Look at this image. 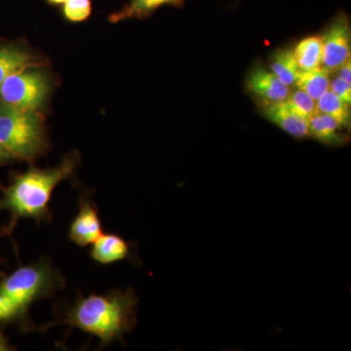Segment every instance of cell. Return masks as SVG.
I'll list each match as a JSON object with an SVG mask.
<instances>
[{
	"instance_id": "cell-3",
	"label": "cell",
	"mask_w": 351,
	"mask_h": 351,
	"mask_svg": "<svg viewBox=\"0 0 351 351\" xmlns=\"http://www.w3.org/2000/svg\"><path fill=\"white\" fill-rule=\"evenodd\" d=\"M75 165L76 158L71 156L52 169L31 168L15 176L10 186L3 189V197L0 199V209L12 215L11 225L20 219H32L38 223L49 221L53 191L60 182L73 175Z\"/></svg>"
},
{
	"instance_id": "cell-19",
	"label": "cell",
	"mask_w": 351,
	"mask_h": 351,
	"mask_svg": "<svg viewBox=\"0 0 351 351\" xmlns=\"http://www.w3.org/2000/svg\"><path fill=\"white\" fill-rule=\"evenodd\" d=\"M63 13L69 22H83L91 15V0H66L64 3Z\"/></svg>"
},
{
	"instance_id": "cell-18",
	"label": "cell",
	"mask_w": 351,
	"mask_h": 351,
	"mask_svg": "<svg viewBox=\"0 0 351 351\" xmlns=\"http://www.w3.org/2000/svg\"><path fill=\"white\" fill-rule=\"evenodd\" d=\"M285 101L295 113L306 120L311 119L318 112L316 101L306 92L297 87L293 91L291 90L287 100Z\"/></svg>"
},
{
	"instance_id": "cell-9",
	"label": "cell",
	"mask_w": 351,
	"mask_h": 351,
	"mask_svg": "<svg viewBox=\"0 0 351 351\" xmlns=\"http://www.w3.org/2000/svg\"><path fill=\"white\" fill-rule=\"evenodd\" d=\"M262 115L281 130L297 138L308 137V120L295 113L286 101L262 106Z\"/></svg>"
},
{
	"instance_id": "cell-11",
	"label": "cell",
	"mask_w": 351,
	"mask_h": 351,
	"mask_svg": "<svg viewBox=\"0 0 351 351\" xmlns=\"http://www.w3.org/2000/svg\"><path fill=\"white\" fill-rule=\"evenodd\" d=\"M92 245L91 257L101 265H110L125 260L130 254L128 242L113 233L101 234Z\"/></svg>"
},
{
	"instance_id": "cell-1",
	"label": "cell",
	"mask_w": 351,
	"mask_h": 351,
	"mask_svg": "<svg viewBox=\"0 0 351 351\" xmlns=\"http://www.w3.org/2000/svg\"><path fill=\"white\" fill-rule=\"evenodd\" d=\"M138 304L137 295L132 289L106 295H80L60 323L97 337L101 346H107L122 341L136 326Z\"/></svg>"
},
{
	"instance_id": "cell-21",
	"label": "cell",
	"mask_w": 351,
	"mask_h": 351,
	"mask_svg": "<svg viewBox=\"0 0 351 351\" xmlns=\"http://www.w3.org/2000/svg\"><path fill=\"white\" fill-rule=\"evenodd\" d=\"M336 73H338V75H337L338 77L348 84H351V59L343 64Z\"/></svg>"
},
{
	"instance_id": "cell-25",
	"label": "cell",
	"mask_w": 351,
	"mask_h": 351,
	"mask_svg": "<svg viewBox=\"0 0 351 351\" xmlns=\"http://www.w3.org/2000/svg\"><path fill=\"white\" fill-rule=\"evenodd\" d=\"M8 230H4V228H0V235L4 234Z\"/></svg>"
},
{
	"instance_id": "cell-17",
	"label": "cell",
	"mask_w": 351,
	"mask_h": 351,
	"mask_svg": "<svg viewBox=\"0 0 351 351\" xmlns=\"http://www.w3.org/2000/svg\"><path fill=\"white\" fill-rule=\"evenodd\" d=\"M318 112L325 113L341 124L346 130L350 129L351 122L350 105L339 99L332 92L327 91L317 101Z\"/></svg>"
},
{
	"instance_id": "cell-14",
	"label": "cell",
	"mask_w": 351,
	"mask_h": 351,
	"mask_svg": "<svg viewBox=\"0 0 351 351\" xmlns=\"http://www.w3.org/2000/svg\"><path fill=\"white\" fill-rule=\"evenodd\" d=\"M300 71H311L322 66V40L320 36L302 39L293 50Z\"/></svg>"
},
{
	"instance_id": "cell-23",
	"label": "cell",
	"mask_w": 351,
	"mask_h": 351,
	"mask_svg": "<svg viewBox=\"0 0 351 351\" xmlns=\"http://www.w3.org/2000/svg\"><path fill=\"white\" fill-rule=\"evenodd\" d=\"M11 350V346L4 336L3 332H0V351Z\"/></svg>"
},
{
	"instance_id": "cell-22",
	"label": "cell",
	"mask_w": 351,
	"mask_h": 351,
	"mask_svg": "<svg viewBox=\"0 0 351 351\" xmlns=\"http://www.w3.org/2000/svg\"><path fill=\"white\" fill-rule=\"evenodd\" d=\"M14 157L12 154H10L5 147H3L1 144H0V165L2 164L8 162V161L13 160Z\"/></svg>"
},
{
	"instance_id": "cell-12",
	"label": "cell",
	"mask_w": 351,
	"mask_h": 351,
	"mask_svg": "<svg viewBox=\"0 0 351 351\" xmlns=\"http://www.w3.org/2000/svg\"><path fill=\"white\" fill-rule=\"evenodd\" d=\"M32 66L34 60L27 51L14 46H0V84L9 76Z\"/></svg>"
},
{
	"instance_id": "cell-16",
	"label": "cell",
	"mask_w": 351,
	"mask_h": 351,
	"mask_svg": "<svg viewBox=\"0 0 351 351\" xmlns=\"http://www.w3.org/2000/svg\"><path fill=\"white\" fill-rule=\"evenodd\" d=\"M330 75L331 73L323 68L311 69V71H300L295 87L308 94L311 98L317 101L327 91H329Z\"/></svg>"
},
{
	"instance_id": "cell-8",
	"label": "cell",
	"mask_w": 351,
	"mask_h": 351,
	"mask_svg": "<svg viewBox=\"0 0 351 351\" xmlns=\"http://www.w3.org/2000/svg\"><path fill=\"white\" fill-rule=\"evenodd\" d=\"M103 234L101 219L94 203L88 198L80 201V211L69 228V239L80 247L93 244Z\"/></svg>"
},
{
	"instance_id": "cell-24",
	"label": "cell",
	"mask_w": 351,
	"mask_h": 351,
	"mask_svg": "<svg viewBox=\"0 0 351 351\" xmlns=\"http://www.w3.org/2000/svg\"><path fill=\"white\" fill-rule=\"evenodd\" d=\"M51 4H64L66 0H47Z\"/></svg>"
},
{
	"instance_id": "cell-15",
	"label": "cell",
	"mask_w": 351,
	"mask_h": 351,
	"mask_svg": "<svg viewBox=\"0 0 351 351\" xmlns=\"http://www.w3.org/2000/svg\"><path fill=\"white\" fill-rule=\"evenodd\" d=\"M270 71L288 87H295L300 69L295 62L293 50L288 48L277 49L270 57Z\"/></svg>"
},
{
	"instance_id": "cell-10",
	"label": "cell",
	"mask_w": 351,
	"mask_h": 351,
	"mask_svg": "<svg viewBox=\"0 0 351 351\" xmlns=\"http://www.w3.org/2000/svg\"><path fill=\"white\" fill-rule=\"evenodd\" d=\"M343 130L346 129L325 113L317 112L308 119V137L323 145L341 147L348 144V136Z\"/></svg>"
},
{
	"instance_id": "cell-5",
	"label": "cell",
	"mask_w": 351,
	"mask_h": 351,
	"mask_svg": "<svg viewBox=\"0 0 351 351\" xmlns=\"http://www.w3.org/2000/svg\"><path fill=\"white\" fill-rule=\"evenodd\" d=\"M49 92V80L40 69H27L7 77L0 84V101L8 105L36 110Z\"/></svg>"
},
{
	"instance_id": "cell-2",
	"label": "cell",
	"mask_w": 351,
	"mask_h": 351,
	"mask_svg": "<svg viewBox=\"0 0 351 351\" xmlns=\"http://www.w3.org/2000/svg\"><path fill=\"white\" fill-rule=\"evenodd\" d=\"M64 286V276L48 261L20 267L0 279V326L18 323L29 330V309Z\"/></svg>"
},
{
	"instance_id": "cell-13",
	"label": "cell",
	"mask_w": 351,
	"mask_h": 351,
	"mask_svg": "<svg viewBox=\"0 0 351 351\" xmlns=\"http://www.w3.org/2000/svg\"><path fill=\"white\" fill-rule=\"evenodd\" d=\"M186 0H129L121 11L110 16V22L133 19V18H145L151 15L157 9L163 6L182 7Z\"/></svg>"
},
{
	"instance_id": "cell-7",
	"label": "cell",
	"mask_w": 351,
	"mask_h": 351,
	"mask_svg": "<svg viewBox=\"0 0 351 351\" xmlns=\"http://www.w3.org/2000/svg\"><path fill=\"white\" fill-rule=\"evenodd\" d=\"M246 87L262 106L283 103L291 91V88L279 80L271 71L261 64L251 69L247 76Z\"/></svg>"
},
{
	"instance_id": "cell-6",
	"label": "cell",
	"mask_w": 351,
	"mask_h": 351,
	"mask_svg": "<svg viewBox=\"0 0 351 351\" xmlns=\"http://www.w3.org/2000/svg\"><path fill=\"white\" fill-rule=\"evenodd\" d=\"M320 36L322 66L332 75L350 60L351 29L348 15L343 12L337 14Z\"/></svg>"
},
{
	"instance_id": "cell-20",
	"label": "cell",
	"mask_w": 351,
	"mask_h": 351,
	"mask_svg": "<svg viewBox=\"0 0 351 351\" xmlns=\"http://www.w3.org/2000/svg\"><path fill=\"white\" fill-rule=\"evenodd\" d=\"M330 91L332 92L336 96H338L339 99H341L346 104L350 105L351 104V84H348L346 82H343L341 78L337 77L332 78L330 80Z\"/></svg>"
},
{
	"instance_id": "cell-4",
	"label": "cell",
	"mask_w": 351,
	"mask_h": 351,
	"mask_svg": "<svg viewBox=\"0 0 351 351\" xmlns=\"http://www.w3.org/2000/svg\"><path fill=\"white\" fill-rule=\"evenodd\" d=\"M0 144L15 159L36 158L46 145L40 115L0 101Z\"/></svg>"
}]
</instances>
